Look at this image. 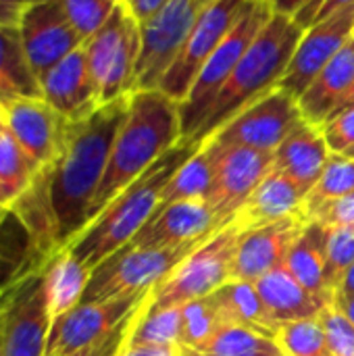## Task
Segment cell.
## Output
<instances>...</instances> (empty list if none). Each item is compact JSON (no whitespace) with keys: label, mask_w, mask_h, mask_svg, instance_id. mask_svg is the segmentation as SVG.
I'll return each instance as SVG.
<instances>
[{"label":"cell","mask_w":354,"mask_h":356,"mask_svg":"<svg viewBox=\"0 0 354 356\" xmlns=\"http://www.w3.org/2000/svg\"><path fill=\"white\" fill-rule=\"evenodd\" d=\"M129 102L131 94L100 104L83 119L69 121L56 161L44 169L56 248L69 246L90 223L92 202L108 167Z\"/></svg>","instance_id":"6da1fadb"},{"label":"cell","mask_w":354,"mask_h":356,"mask_svg":"<svg viewBox=\"0 0 354 356\" xmlns=\"http://www.w3.org/2000/svg\"><path fill=\"white\" fill-rule=\"evenodd\" d=\"M179 140V102L163 94L159 88L136 90L131 94L127 117L115 138L108 167L92 202L90 221H94L117 194L136 181Z\"/></svg>","instance_id":"7a4b0ae2"},{"label":"cell","mask_w":354,"mask_h":356,"mask_svg":"<svg viewBox=\"0 0 354 356\" xmlns=\"http://www.w3.org/2000/svg\"><path fill=\"white\" fill-rule=\"evenodd\" d=\"M200 146L202 144L182 138L136 181H131L121 194H117L102 209V213L94 221H90V225L65 248H69L73 257H77L88 269H94L113 252L129 244L131 238L152 217L171 177Z\"/></svg>","instance_id":"3957f363"},{"label":"cell","mask_w":354,"mask_h":356,"mask_svg":"<svg viewBox=\"0 0 354 356\" xmlns=\"http://www.w3.org/2000/svg\"><path fill=\"white\" fill-rule=\"evenodd\" d=\"M303 33L305 29L292 17L273 10V17L246 48L211 113L190 142L204 144L240 111L280 88Z\"/></svg>","instance_id":"277c9868"},{"label":"cell","mask_w":354,"mask_h":356,"mask_svg":"<svg viewBox=\"0 0 354 356\" xmlns=\"http://www.w3.org/2000/svg\"><path fill=\"white\" fill-rule=\"evenodd\" d=\"M273 17L271 0H248L240 19L225 35V40L217 46V50L207 58L202 69L198 71L188 96L179 102L182 117V138L192 140L207 115L211 113L219 92L230 79L232 71L244 56L246 48L259 35V31Z\"/></svg>","instance_id":"5b68a950"},{"label":"cell","mask_w":354,"mask_h":356,"mask_svg":"<svg viewBox=\"0 0 354 356\" xmlns=\"http://www.w3.org/2000/svg\"><path fill=\"white\" fill-rule=\"evenodd\" d=\"M100 104L136 92V67L142 50L140 21L121 0L106 23L83 44Z\"/></svg>","instance_id":"8992f818"},{"label":"cell","mask_w":354,"mask_h":356,"mask_svg":"<svg viewBox=\"0 0 354 356\" xmlns=\"http://www.w3.org/2000/svg\"><path fill=\"white\" fill-rule=\"evenodd\" d=\"M207 240L169 248H138L125 244L92 269L81 305L152 290Z\"/></svg>","instance_id":"52a82bcc"},{"label":"cell","mask_w":354,"mask_h":356,"mask_svg":"<svg viewBox=\"0 0 354 356\" xmlns=\"http://www.w3.org/2000/svg\"><path fill=\"white\" fill-rule=\"evenodd\" d=\"M242 232L234 221L217 229L188 259H184L159 286L152 288L150 307L169 309L213 294L232 280L234 254Z\"/></svg>","instance_id":"ba28073f"},{"label":"cell","mask_w":354,"mask_h":356,"mask_svg":"<svg viewBox=\"0 0 354 356\" xmlns=\"http://www.w3.org/2000/svg\"><path fill=\"white\" fill-rule=\"evenodd\" d=\"M217 0H169L156 15L140 23L142 50L136 67V90H152L184 46L202 15Z\"/></svg>","instance_id":"9c48e42d"},{"label":"cell","mask_w":354,"mask_h":356,"mask_svg":"<svg viewBox=\"0 0 354 356\" xmlns=\"http://www.w3.org/2000/svg\"><path fill=\"white\" fill-rule=\"evenodd\" d=\"M300 121L298 98L284 88H275L240 111L209 140H215L219 146H246L275 152Z\"/></svg>","instance_id":"30bf717a"},{"label":"cell","mask_w":354,"mask_h":356,"mask_svg":"<svg viewBox=\"0 0 354 356\" xmlns=\"http://www.w3.org/2000/svg\"><path fill=\"white\" fill-rule=\"evenodd\" d=\"M246 2L248 0H217L202 15V19L194 25L184 46L171 60L169 69L163 73L156 86L163 94L177 102H182L188 96L198 71L202 69L207 58L217 50V46L225 40V35L232 31Z\"/></svg>","instance_id":"8fae6325"},{"label":"cell","mask_w":354,"mask_h":356,"mask_svg":"<svg viewBox=\"0 0 354 356\" xmlns=\"http://www.w3.org/2000/svg\"><path fill=\"white\" fill-rule=\"evenodd\" d=\"M207 142L215 154L213 184L207 194V202L215 211L217 219L225 225L250 198L259 184L271 173L273 152L246 146H219L215 140Z\"/></svg>","instance_id":"7c38bea8"},{"label":"cell","mask_w":354,"mask_h":356,"mask_svg":"<svg viewBox=\"0 0 354 356\" xmlns=\"http://www.w3.org/2000/svg\"><path fill=\"white\" fill-rule=\"evenodd\" d=\"M42 267L44 263L15 282L4 300L2 356H46L52 321L46 309Z\"/></svg>","instance_id":"4fadbf2b"},{"label":"cell","mask_w":354,"mask_h":356,"mask_svg":"<svg viewBox=\"0 0 354 356\" xmlns=\"http://www.w3.org/2000/svg\"><path fill=\"white\" fill-rule=\"evenodd\" d=\"M150 294L152 290H144L75 307L52 323L46 356L73 355L102 340L104 336L115 332L140 305H144Z\"/></svg>","instance_id":"5bb4252c"},{"label":"cell","mask_w":354,"mask_h":356,"mask_svg":"<svg viewBox=\"0 0 354 356\" xmlns=\"http://www.w3.org/2000/svg\"><path fill=\"white\" fill-rule=\"evenodd\" d=\"M17 31L38 79L67 54L86 44L67 19L58 0H42L25 6Z\"/></svg>","instance_id":"9a60e30c"},{"label":"cell","mask_w":354,"mask_h":356,"mask_svg":"<svg viewBox=\"0 0 354 356\" xmlns=\"http://www.w3.org/2000/svg\"><path fill=\"white\" fill-rule=\"evenodd\" d=\"M69 121L42 96L2 102V127L42 167H50L65 140Z\"/></svg>","instance_id":"2e32d148"},{"label":"cell","mask_w":354,"mask_h":356,"mask_svg":"<svg viewBox=\"0 0 354 356\" xmlns=\"http://www.w3.org/2000/svg\"><path fill=\"white\" fill-rule=\"evenodd\" d=\"M354 35V4L305 29L280 88L300 96Z\"/></svg>","instance_id":"e0dca14e"},{"label":"cell","mask_w":354,"mask_h":356,"mask_svg":"<svg viewBox=\"0 0 354 356\" xmlns=\"http://www.w3.org/2000/svg\"><path fill=\"white\" fill-rule=\"evenodd\" d=\"M223 223L204 198L173 202L167 209H156L146 225L131 238L138 248H169L207 240Z\"/></svg>","instance_id":"ac0fdd59"},{"label":"cell","mask_w":354,"mask_h":356,"mask_svg":"<svg viewBox=\"0 0 354 356\" xmlns=\"http://www.w3.org/2000/svg\"><path fill=\"white\" fill-rule=\"evenodd\" d=\"M307 223V217H290L242 234L234 254L232 280L255 284L271 269L284 265L290 248L294 246Z\"/></svg>","instance_id":"d6986e66"},{"label":"cell","mask_w":354,"mask_h":356,"mask_svg":"<svg viewBox=\"0 0 354 356\" xmlns=\"http://www.w3.org/2000/svg\"><path fill=\"white\" fill-rule=\"evenodd\" d=\"M42 98L67 121L88 117L100 106L86 48L79 46L40 77Z\"/></svg>","instance_id":"ffe728a7"},{"label":"cell","mask_w":354,"mask_h":356,"mask_svg":"<svg viewBox=\"0 0 354 356\" xmlns=\"http://www.w3.org/2000/svg\"><path fill=\"white\" fill-rule=\"evenodd\" d=\"M290 217H307L305 194L286 173L271 169L250 198L236 211L232 221L242 234H246Z\"/></svg>","instance_id":"44dd1931"},{"label":"cell","mask_w":354,"mask_h":356,"mask_svg":"<svg viewBox=\"0 0 354 356\" xmlns=\"http://www.w3.org/2000/svg\"><path fill=\"white\" fill-rule=\"evenodd\" d=\"M354 83V35L344 48L323 67V71L311 81V86L298 96L303 119L315 127H323Z\"/></svg>","instance_id":"7402d4cb"},{"label":"cell","mask_w":354,"mask_h":356,"mask_svg":"<svg viewBox=\"0 0 354 356\" xmlns=\"http://www.w3.org/2000/svg\"><path fill=\"white\" fill-rule=\"evenodd\" d=\"M330 154L321 127L303 119L273 152V169L286 173L307 196L319 181Z\"/></svg>","instance_id":"603a6c76"},{"label":"cell","mask_w":354,"mask_h":356,"mask_svg":"<svg viewBox=\"0 0 354 356\" xmlns=\"http://www.w3.org/2000/svg\"><path fill=\"white\" fill-rule=\"evenodd\" d=\"M267 311L282 325L300 319H315L334 298L309 292L284 265L255 282Z\"/></svg>","instance_id":"cb8c5ba5"},{"label":"cell","mask_w":354,"mask_h":356,"mask_svg":"<svg viewBox=\"0 0 354 356\" xmlns=\"http://www.w3.org/2000/svg\"><path fill=\"white\" fill-rule=\"evenodd\" d=\"M92 269H88L69 248L52 252L42 267V284L46 296V309L54 323L69 311L81 305Z\"/></svg>","instance_id":"d4e9b609"},{"label":"cell","mask_w":354,"mask_h":356,"mask_svg":"<svg viewBox=\"0 0 354 356\" xmlns=\"http://www.w3.org/2000/svg\"><path fill=\"white\" fill-rule=\"evenodd\" d=\"M209 298L213 300L223 323L248 327L252 332H259L275 340V332L280 323L267 311L252 282L230 280L223 286H219L213 294H209Z\"/></svg>","instance_id":"484cf974"},{"label":"cell","mask_w":354,"mask_h":356,"mask_svg":"<svg viewBox=\"0 0 354 356\" xmlns=\"http://www.w3.org/2000/svg\"><path fill=\"white\" fill-rule=\"evenodd\" d=\"M328 227L309 221L290 248L284 267L313 294L334 298V292L325 286V261H328Z\"/></svg>","instance_id":"4316f807"},{"label":"cell","mask_w":354,"mask_h":356,"mask_svg":"<svg viewBox=\"0 0 354 356\" xmlns=\"http://www.w3.org/2000/svg\"><path fill=\"white\" fill-rule=\"evenodd\" d=\"M38 96H42L40 79L27 60L17 27L0 25V102Z\"/></svg>","instance_id":"83f0119b"},{"label":"cell","mask_w":354,"mask_h":356,"mask_svg":"<svg viewBox=\"0 0 354 356\" xmlns=\"http://www.w3.org/2000/svg\"><path fill=\"white\" fill-rule=\"evenodd\" d=\"M213 171H215V154L211 144L204 142L171 177L156 209H167L169 204L182 200H196V198L207 200V194L213 184Z\"/></svg>","instance_id":"f1b7e54d"},{"label":"cell","mask_w":354,"mask_h":356,"mask_svg":"<svg viewBox=\"0 0 354 356\" xmlns=\"http://www.w3.org/2000/svg\"><path fill=\"white\" fill-rule=\"evenodd\" d=\"M179 353L182 356H284V350L273 338L232 323H223L202 348H179Z\"/></svg>","instance_id":"f546056e"},{"label":"cell","mask_w":354,"mask_h":356,"mask_svg":"<svg viewBox=\"0 0 354 356\" xmlns=\"http://www.w3.org/2000/svg\"><path fill=\"white\" fill-rule=\"evenodd\" d=\"M42 167L19 146V142L0 127V186L15 202L31 188Z\"/></svg>","instance_id":"4dcf8cb0"},{"label":"cell","mask_w":354,"mask_h":356,"mask_svg":"<svg viewBox=\"0 0 354 356\" xmlns=\"http://www.w3.org/2000/svg\"><path fill=\"white\" fill-rule=\"evenodd\" d=\"M179 332L182 307L152 309L148 300L129 336L127 346H179Z\"/></svg>","instance_id":"1f68e13d"},{"label":"cell","mask_w":354,"mask_h":356,"mask_svg":"<svg viewBox=\"0 0 354 356\" xmlns=\"http://www.w3.org/2000/svg\"><path fill=\"white\" fill-rule=\"evenodd\" d=\"M354 192V159L340 154V152H332L328 159V165L319 177V181L315 184V188L305 196V215L309 219V215L321 207L328 200L346 196Z\"/></svg>","instance_id":"d6a6232c"},{"label":"cell","mask_w":354,"mask_h":356,"mask_svg":"<svg viewBox=\"0 0 354 356\" xmlns=\"http://www.w3.org/2000/svg\"><path fill=\"white\" fill-rule=\"evenodd\" d=\"M223 325L213 300L209 296L190 300L182 305V332H179V348L182 350H198L202 348L215 332Z\"/></svg>","instance_id":"836d02e7"},{"label":"cell","mask_w":354,"mask_h":356,"mask_svg":"<svg viewBox=\"0 0 354 356\" xmlns=\"http://www.w3.org/2000/svg\"><path fill=\"white\" fill-rule=\"evenodd\" d=\"M275 342L286 356H332L319 317L282 323Z\"/></svg>","instance_id":"e575fe53"},{"label":"cell","mask_w":354,"mask_h":356,"mask_svg":"<svg viewBox=\"0 0 354 356\" xmlns=\"http://www.w3.org/2000/svg\"><path fill=\"white\" fill-rule=\"evenodd\" d=\"M325 286L336 292L346 271L354 265V227H328Z\"/></svg>","instance_id":"d590c367"},{"label":"cell","mask_w":354,"mask_h":356,"mask_svg":"<svg viewBox=\"0 0 354 356\" xmlns=\"http://www.w3.org/2000/svg\"><path fill=\"white\" fill-rule=\"evenodd\" d=\"M67 19L77 33L88 40L92 38L113 15L119 0H58Z\"/></svg>","instance_id":"8d00e7d4"},{"label":"cell","mask_w":354,"mask_h":356,"mask_svg":"<svg viewBox=\"0 0 354 356\" xmlns=\"http://www.w3.org/2000/svg\"><path fill=\"white\" fill-rule=\"evenodd\" d=\"M319 321L323 325L332 356H354V323L334 305H328Z\"/></svg>","instance_id":"74e56055"},{"label":"cell","mask_w":354,"mask_h":356,"mask_svg":"<svg viewBox=\"0 0 354 356\" xmlns=\"http://www.w3.org/2000/svg\"><path fill=\"white\" fill-rule=\"evenodd\" d=\"M152 296V294H150ZM150 296H148V300H150ZM148 300L144 302V305H140L115 332H111L108 336H104L102 340H98V342H94V344H90V346H86V348H81V350H77V353H73V355H67V356H119L121 355V350L127 346V342H129V336H131V332H134V327H136V323H138V319H140V315H142V311H144V307L148 305Z\"/></svg>","instance_id":"f35d334b"},{"label":"cell","mask_w":354,"mask_h":356,"mask_svg":"<svg viewBox=\"0 0 354 356\" xmlns=\"http://www.w3.org/2000/svg\"><path fill=\"white\" fill-rule=\"evenodd\" d=\"M309 221L325 227H354V192L323 202L309 215Z\"/></svg>","instance_id":"ab89813d"},{"label":"cell","mask_w":354,"mask_h":356,"mask_svg":"<svg viewBox=\"0 0 354 356\" xmlns=\"http://www.w3.org/2000/svg\"><path fill=\"white\" fill-rule=\"evenodd\" d=\"M321 131H323V138H325L330 150L344 154L351 146H354V108L332 117L321 127Z\"/></svg>","instance_id":"60d3db41"},{"label":"cell","mask_w":354,"mask_h":356,"mask_svg":"<svg viewBox=\"0 0 354 356\" xmlns=\"http://www.w3.org/2000/svg\"><path fill=\"white\" fill-rule=\"evenodd\" d=\"M354 0H313L309 2L303 10H298L292 19L303 27V29H309L311 25L323 21V19H330L332 15L353 6Z\"/></svg>","instance_id":"b9f144b4"},{"label":"cell","mask_w":354,"mask_h":356,"mask_svg":"<svg viewBox=\"0 0 354 356\" xmlns=\"http://www.w3.org/2000/svg\"><path fill=\"white\" fill-rule=\"evenodd\" d=\"M167 2H169V0H125L127 8L131 10V15H134L140 23H144V21H148L152 15H156Z\"/></svg>","instance_id":"7bdbcfd3"},{"label":"cell","mask_w":354,"mask_h":356,"mask_svg":"<svg viewBox=\"0 0 354 356\" xmlns=\"http://www.w3.org/2000/svg\"><path fill=\"white\" fill-rule=\"evenodd\" d=\"M23 10H25V4H21L19 0H0V25L17 27Z\"/></svg>","instance_id":"ee69618b"},{"label":"cell","mask_w":354,"mask_h":356,"mask_svg":"<svg viewBox=\"0 0 354 356\" xmlns=\"http://www.w3.org/2000/svg\"><path fill=\"white\" fill-rule=\"evenodd\" d=\"M119 356H182L179 346H125Z\"/></svg>","instance_id":"f6af8a7d"},{"label":"cell","mask_w":354,"mask_h":356,"mask_svg":"<svg viewBox=\"0 0 354 356\" xmlns=\"http://www.w3.org/2000/svg\"><path fill=\"white\" fill-rule=\"evenodd\" d=\"M309 2L313 0H271V6L275 13H282V15H288V17H294L298 10H303Z\"/></svg>","instance_id":"bcb514c9"},{"label":"cell","mask_w":354,"mask_h":356,"mask_svg":"<svg viewBox=\"0 0 354 356\" xmlns=\"http://www.w3.org/2000/svg\"><path fill=\"white\" fill-rule=\"evenodd\" d=\"M332 305H334L336 309H340V311H342V313L354 323V296H338V294H334Z\"/></svg>","instance_id":"7dc6e473"},{"label":"cell","mask_w":354,"mask_h":356,"mask_svg":"<svg viewBox=\"0 0 354 356\" xmlns=\"http://www.w3.org/2000/svg\"><path fill=\"white\" fill-rule=\"evenodd\" d=\"M334 294H338V296H354V265L346 271V275L342 277V282H340V286L336 288Z\"/></svg>","instance_id":"c3c4849f"},{"label":"cell","mask_w":354,"mask_h":356,"mask_svg":"<svg viewBox=\"0 0 354 356\" xmlns=\"http://www.w3.org/2000/svg\"><path fill=\"white\" fill-rule=\"evenodd\" d=\"M351 108H354V83H353V88H351V92L346 94V98L342 100L340 108L334 113V117H336V115H340V113H344V111H351Z\"/></svg>","instance_id":"681fc988"},{"label":"cell","mask_w":354,"mask_h":356,"mask_svg":"<svg viewBox=\"0 0 354 356\" xmlns=\"http://www.w3.org/2000/svg\"><path fill=\"white\" fill-rule=\"evenodd\" d=\"M0 204L2 207H6V209H13V200L8 198V194L4 192V188L0 186Z\"/></svg>","instance_id":"f907efd6"},{"label":"cell","mask_w":354,"mask_h":356,"mask_svg":"<svg viewBox=\"0 0 354 356\" xmlns=\"http://www.w3.org/2000/svg\"><path fill=\"white\" fill-rule=\"evenodd\" d=\"M2 332H4V300L0 302V356H2Z\"/></svg>","instance_id":"816d5d0a"},{"label":"cell","mask_w":354,"mask_h":356,"mask_svg":"<svg viewBox=\"0 0 354 356\" xmlns=\"http://www.w3.org/2000/svg\"><path fill=\"white\" fill-rule=\"evenodd\" d=\"M8 211H10V209H6V207H2V204H0V221L8 215Z\"/></svg>","instance_id":"f5cc1de1"},{"label":"cell","mask_w":354,"mask_h":356,"mask_svg":"<svg viewBox=\"0 0 354 356\" xmlns=\"http://www.w3.org/2000/svg\"><path fill=\"white\" fill-rule=\"evenodd\" d=\"M21 4H25V6H29V4H35V2H42V0H19Z\"/></svg>","instance_id":"db71d44e"},{"label":"cell","mask_w":354,"mask_h":356,"mask_svg":"<svg viewBox=\"0 0 354 356\" xmlns=\"http://www.w3.org/2000/svg\"><path fill=\"white\" fill-rule=\"evenodd\" d=\"M344 154H346V156H351V159H354V146H351Z\"/></svg>","instance_id":"11a10c76"},{"label":"cell","mask_w":354,"mask_h":356,"mask_svg":"<svg viewBox=\"0 0 354 356\" xmlns=\"http://www.w3.org/2000/svg\"><path fill=\"white\" fill-rule=\"evenodd\" d=\"M0 127H2V102H0Z\"/></svg>","instance_id":"9f6ffc18"},{"label":"cell","mask_w":354,"mask_h":356,"mask_svg":"<svg viewBox=\"0 0 354 356\" xmlns=\"http://www.w3.org/2000/svg\"><path fill=\"white\" fill-rule=\"evenodd\" d=\"M119 2H121V0H119Z\"/></svg>","instance_id":"6f0895ef"},{"label":"cell","mask_w":354,"mask_h":356,"mask_svg":"<svg viewBox=\"0 0 354 356\" xmlns=\"http://www.w3.org/2000/svg\"><path fill=\"white\" fill-rule=\"evenodd\" d=\"M284 356H286V355H284Z\"/></svg>","instance_id":"680465c9"}]
</instances>
